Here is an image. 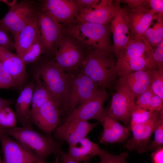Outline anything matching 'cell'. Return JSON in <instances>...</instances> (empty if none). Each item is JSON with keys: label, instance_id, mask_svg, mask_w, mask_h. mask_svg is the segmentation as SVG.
<instances>
[{"label": "cell", "instance_id": "1", "mask_svg": "<svg viewBox=\"0 0 163 163\" xmlns=\"http://www.w3.org/2000/svg\"><path fill=\"white\" fill-rule=\"evenodd\" d=\"M63 32L74 38L86 52L94 49L113 52L109 23L100 24L75 21L63 26Z\"/></svg>", "mask_w": 163, "mask_h": 163}, {"label": "cell", "instance_id": "2", "mask_svg": "<svg viewBox=\"0 0 163 163\" xmlns=\"http://www.w3.org/2000/svg\"><path fill=\"white\" fill-rule=\"evenodd\" d=\"M86 52L85 59L78 69L101 88H110L118 75L114 53L98 49Z\"/></svg>", "mask_w": 163, "mask_h": 163}, {"label": "cell", "instance_id": "3", "mask_svg": "<svg viewBox=\"0 0 163 163\" xmlns=\"http://www.w3.org/2000/svg\"><path fill=\"white\" fill-rule=\"evenodd\" d=\"M154 49L143 37L130 39L117 58L118 75L147 69H158L153 57Z\"/></svg>", "mask_w": 163, "mask_h": 163}, {"label": "cell", "instance_id": "4", "mask_svg": "<svg viewBox=\"0 0 163 163\" xmlns=\"http://www.w3.org/2000/svg\"><path fill=\"white\" fill-rule=\"evenodd\" d=\"M4 133L43 161L50 155H58L62 150L60 144L50 136L40 133L32 126H15L5 129Z\"/></svg>", "mask_w": 163, "mask_h": 163}, {"label": "cell", "instance_id": "5", "mask_svg": "<svg viewBox=\"0 0 163 163\" xmlns=\"http://www.w3.org/2000/svg\"><path fill=\"white\" fill-rule=\"evenodd\" d=\"M68 74L67 95L60 110V114H65L66 115L89 99L100 88L97 83L78 69Z\"/></svg>", "mask_w": 163, "mask_h": 163}, {"label": "cell", "instance_id": "6", "mask_svg": "<svg viewBox=\"0 0 163 163\" xmlns=\"http://www.w3.org/2000/svg\"><path fill=\"white\" fill-rule=\"evenodd\" d=\"M69 74L62 70L54 60H46L39 68L35 79L42 82L47 87L60 110L67 96Z\"/></svg>", "mask_w": 163, "mask_h": 163}, {"label": "cell", "instance_id": "7", "mask_svg": "<svg viewBox=\"0 0 163 163\" xmlns=\"http://www.w3.org/2000/svg\"><path fill=\"white\" fill-rule=\"evenodd\" d=\"M40 8L34 2L22 0L11 7L0 20V28L14 36L33 20L37 18Z\"/></svg>", "mask_w": 163, "mask_h": 163}, {"label": "cell", "instance_id": "8", "mask_svg": "<svg viewBox=\"0 0 163 163\" xmlns=\"http://www.w3.org/2000/svg\"><path fill=\"white\" fill-rule=\"evenodd\" d=\"M55 54L54 60L57 65L65 72L71 74L82 66L86 52L74 38L64 34Z\"/></svg>", "mask_w": 163, "mask_h": 163}, {"label": "cell", "instance_id": "9", "mask_svg": "<svg viewBox=\"0 0 163 163\" xmlns=\"http://www.w3.org/2000/svg\"><path fill=\"white\" fill-rule=\"evenodd\" d=\"M135 97L125 81L120 77L117 91L112 96L108 114L126 126H129L132 113L136 104Z\"/></svg>", "mask_w": 163, "mask_h": 163}, {"label": "cell", "instance_id": "10", "mask_svg": "<svg viewBox=\"0 0 163 163\" xmlns=\"http://www.w3.org/2000/svg\"><path fill=\"white\" fill-rule=\"evenodd\" d=\"M37 26L45 53L54 51L56 53L64 35L62 25L49 13L40 9Z\"/></svg>", "mask_w": 163, "mask_h": 163}, {"label": "cell", "instance_id": "11", "mask_svg": "<svg viewBox=\"0 0 163 163\" xmlns=\"http://www.w3.org/2000/svg\"><path fill=\"white\" fill-rule=\"evenodd\" d=\"M105 89L101 88L91 98L78 106L66 115L64 121L72 119L87 120L96 119L100 122L107 113L104 104L108 97Z\"/></svg>", "mask_w": 163, "mask_h": 163}, {"label": "cell", "instance_id": "12", "mask_svg": "<svg viewBox=\"0 0 163 163\" xmlns=\"http://www.w3.org/2000/svg\"><path fill=\"white\" fill-rule=\"evenodd\" d=\"M120 0H100L86 9H80L75 21H82L106 24L110 21L121 8Z\"/></svg>", "mask_w": 163, "mask_h": 163}, {"label": "cell", "instance_id": "13", "mask_svg": "<svg viewBox=\"0 0 163 163\" xmlns=\"http://www.w3.org/2000/svg\"><path fill=\"white\" fill-rule=\"evenodd\" d=\"M60 115L59 104L51 99L31 113L30 119L32 124L46 135L50 136L58 126Z\"/></svg>", "mask_w": 163, "mask_h": 163}, {"label": "cell", "instance_id": "14", "mask_svg": "<svg viewBox=\"0 0 163 163\" xmlns=\"http://www.w3.org/2000/svg\"><path fill=\"white\" fill-rule=\"evenodd\" d=\"M40 9L49 13L63 26L75 22L79 11L76 0H43Z\"/></svg>", "mask_w": 163, "mask_h": 163}, {"label": "cell", "instance_id": "15", "mask_svg": "<svg viewBox=\"0 0 163 163\" xmlns=\"http://www.w3.org/2000/svg\"><path fill=\"white\" fill-rule=\"evenodd\" d=\"M160 111L153 112L151 116L146 121L135 124L129 128L132 132L133 136L124 143L125 148L129 151L136 150L139 153L147 151V147L154 132Z\"/></svg>", "mask_w": 163, "mask_h": 163}, {"label": "cell", "instance_id": "16", "mask_svg": "<svg viewBox=\"0 0 163 163\" xmlns=\"http://www.w3.org/2000/svg\"><path fill=\"white\" fill-rule=\"evenodd\" d=\"M97 124V123H91L87 120L79 119L64 121L57 126L54 132V136L56 139L65 141L70 145L86 137Z\"/></svg>", "mask_w": 163, "mask_h": 163}, {"label": "cell", "instance_id": "17", "mask_svg": "<svg viewBox=\"0 0 163 163\" xmlns=\"http://www.w3.org/2000/svg\"><path fill=\"white\" fill-rule=\"evenodd\" d=\"M3 163H34L43 161L4 133L0 134Z\"/></svg>", "mask_w": 163, "mask_h": 163}, {"label": "cell", "instance_id": "18", "mask_svg": "<svg viewBox=\"0 0 163 163\" xmlns=\"http://www.w3.org/2000/svg\"><path fill=\"white\" fill-rule=\"evenodd\" d=\"M127 10V8H121L110 21V31L113 41V50L117 59L130 39V27Z\"/></svg>", "mask_w": 163, "mask_h": 163}, {"label": "cell", "instance_id": "19", "mask_svg": "<svg viewBox=\"0 0 163 163\" xmlns=\"http://www.w3.org/2000/svg\"><path fill=\"white\" fill-rule=\"evenodd\" d=\"M127 12L130 27V39L142 37L154 19L155 14L149 6L127 8Z\"/></svg>", "mask_w": 163, "mask_h": 163}, {"label": "cell", "instance_id": "20", "mask_svg": "<svg viewBox=\"0 0 163 163\" xmlns=\"http://www.w3.org/2000/svg\"><path fill=\"white\" fill-rule=\"evenodd\" d=\"M100 122L103 127L100 140L101 143L122 142L130 136L129 128L123 126L118 120L109 116L107 110Z\"/></svg>", "mask_w": 163, "mask_h": 163}, {"label": "cell", "instance_id": "21", "mask_svg": "<svg viewBox=\"0 0 163 163\" xmlns=\"http://www.w3.org/2000/svg\"><path fill=\"white\" fill-rule=\"evenodd\" d=\"M34 82H30L21 91L15 105V114L22 126H32L30 119L32 97Z\"/></svg>", "mask_w": 163, "mask_h": 163}, {"label": "cell", "instance_id": "22", "mask_svg": "<svg viewBox=\"0 0 163 163\" xmlns=\"http://www.w3.org/2000/svg\"><path fill=\"white\" fill-rule=\"evenodd\" d=\"M101 150L97 144L86 137L69 145L67 154L71 159L77 162L88 163L89 159L94 156L99 155Z\"/></svg>", "mask_w": 163, "mask_h": 163}, {"label": "cell", "instance_id": "23", "mask_svg": "<svg viewBox=\"0 0 163 163\" xmlns=\"http://www.w3.org/2000/svg\"><path fill=\"white\" fill-rule=\"evenodd\" d=\"M155 69H147L139 70L123 77L136 98L150 86Z\"/></svg>", "mask_w": 163, "mask_h": 163}, {"label": "cell", "instance_id": "24", "mask_svg": "<svg viewBox=\"0 0 163 163\" xmlns=\"http://www.w3.org/2000/svg\"><path fill=\"white\" fill-rule=\"evenodd\" d=\"M37 19L30 22L14 36L15 49L17 54L22 59L26 51L39 37Z\"/></svg>", "mask_w": 163, "mask_h": 163}, {"label": "cell", "instance_id": "25", "mask_svg": "<svg viewBox=\"0 0 163 163\" xmlns=\"http://www.w3.org/2000/svg\"><path fill=\"white\" fill-rule=\"evenodd\" d=\"M1 62L13 80L15 87L21 91L27 75L26 64L23 59L17 54H14Z\"/></svg>", "mask_w": 163, "mask_h": 163}, {"label": "cell", "instance_id": "26", "mask_svg": "<svg viewBox=\"0 0 163 163\" xmlns=\"http://www.w3.org/2000/svg\"><path fill=\"white\" fill-rule=\"evenodd\" d=\"M35 81L32 95L30 114L49 100L53 99L46 86L38 80H35Z\"/></svg>", "mask_w": 163, "mask_h": 163}, {"label": "cell", "instance_id": "27", "mask_svg": "<svg viewBox=\"0 0 163 163\" xmlns=\"http://www.w3.org/2000/svg\"><path fill=\"white\" fill-rule=\"evenodd\" d=\"M152 48H155L163 40V18L157 19L152 28H149L142 37Z\"/></svg>", "mask_w": 163, "mask_h": 163}, {"label": "cell", "instance_id": "28", "mask_svg": "<svg viewBox=\"0 0 163 163\" xmlns=\"http://www.w3.org/2000/svg\"><path fill=\"white\" fill-rule=\"evenodd\" d=\"M45 53L44 47L39 37L25 53L22 59L25 64L32 63Z\"/></svg>", "mask_w": 163, "mask_h": 163}, {"label": "cell", "instance_id": "29", "mask_svg": "<svg viewBox=\"0 0 163 163\" xmlns=\"http://www.w3.org/2000/svg\"><path fill=\"white\" fill-rule=\"evenodd\" d=\"M154 132V139L151 144H148L147 150H156L163 147V111L160 112L159 116L156 122Z\"/></svg>", "mask_w": 163, "mask_h": 163}, {"label": "cell", "instance_id": "30", "mask_svg": "<svg viewBox=\"0 0 163 163\" xmlns=\"http://www.w3.org/2000/svg\"><path fill=\"white\" fill-rule=\"evenodd\" d=\"M17 119L15 113L9 106L0 109V128L2 129L15 127Z\"/></svg>", "mask_w": 163, "mask_h": 163}, {"label": "cell", "instance_id": "31", "mask_svg": "<svg viewBox=\"0 0 163 163\" xmlns=\"http://www.w3.org/2000/svg\"><path fill=\"white\" fill-rule=\"evenodd\" d=\"M154 93L163 100V69H155L150 85Z\"/></svg>", "mask_w": 163, "mask_h": 163}, {"label": "cell", "instance_id": "32", "mask_svg": "<svg viewBox=\"0 0 163 163\" xmlns=\"http://www.w3.org/2000/svg\"><path fill=\"white\" fill-rule=\"evenodd\" d=\"M153 112L141 108L136 105L132 113L129 128L145 122L150 117Z\"/></svg>", "mask_w": 163, "mask_h": 163}, {"label": "cell", "instance_id": "33", "mask_svg": "<svg viewBox=\"0 0 163 163\" xmlns=\"http://www.w3.org/2000/svg\"><path fill=\"white\" fill-rule=\"evenodd\" d=\"M128 155L127 152L116 155L102 149L98 156L101 158L100 163H127L126 159Z\"/></svg>", "mask_w": 163, "mask_h": 163}, {"label": "cell", "instance_id": "34", "mask_svg": "<svg viewBox=\"0 0 163 163\" xmlns=\"http://www.w3.org/2000/svg\"><path fill=\"white\" fill-rule=\"evenodd\" d=\"M15 87L12 78L0 61V89Z\"/></svg>", "mask_w": 163, "mask_h": 163}, {"label": "cell", "instance_id": "35", "mask_svg": "<svg viewBox=\"0 0 163 163\" xmlns=\"http://www.w3.org/2000/svg\"><path fill=\"white\" fill-rule=\"evenodd\" d=\"M154 94L150 86L137 98L136 104L141 108L148 110L151 98Z\"/></svg>", "mask_w": 163, "mask_h": 163}, {"label": "cell", "instance_id": "36", "mask_svg": "<svg viewBox=\"0 0 163 163\" xmlns=\"http://www.w3.org/2000/svg\"><path fill=\"white\" fill-rule=\"evenodd\" d=\"M0 46L10 51L15 49V44L10 36L9 33L0 28Z\"/></svg>", "mask_w": 163, "mask_h": 163}, {"label": "cell", "instance_id": "37", "mask_svg": "<svg viewBox=\"0 0 163 163\" xmlns=\"http://www.w3.org/2000/svg\"><path fill=\"white\" fill-rule=\"evenodd\" d=\"M154 49L153 57L158 69H163V40Z\"/></svg>", "mask_w": 163, "mask_h": 163}, {"label": "cell", "instance_id": "38", "mask_svg": "<svg viewBox=\"0 0 163 163\" xmlns=\"http://www.w3.org/2000/svg\"><path fill=\"white\" fill-rule=\"evenodd\" d=\"M149 5L152 11L155 14L157 18L163 17V0H148Z\"/></svg>", "mask_w": 163, "mask_h": 163}, {"label": "cell", "instance_id": "39", "mask_svg": "<svg viewBox=\"0 0 163 163\" xmlns=\"http://www.w3.org/2000/svg\"><path fill=\"white\" fill-rule=\"evenodd\" d=\"M163 100L155 94L150 102L148 110L151 112H159L163 109Z\"/></svg>", "mask_w": 163, "mask_h": 163}, {"label": "cell", "instance_id": "40", "mask_svg": "<svg viewBox=\"0 0 163 163\" xmlns=\"http://www.w3.org/2000/svg\"><path fill=\"white\" fill-rule=\"evenodd\" d=\"M129 8H133L142 7L149 6L148 0H124Z\"/></svg>", "mask_w": 163, "mask_h": 163}, {"label": "cell", "instance_id": "41", "mask_svg": "<svg viewBox=\"0 0 163 163\" xmlns=\"http://www.w3.org/2000/svg\"><path fill=\"white\" fill-rule=\"evenodd\" d=\"M99 0H77L76 2L79 9H84L89 8L95 5Z\"/></svg>", "mask_w": 163, "mask_h": 163}, {"label": "cell", "instance_id": "42", "mask_svg": "<svg viewBox=\"0 0 163 163\" xmlns=\"http://www.w3.org/2000/svg\"><path fill=\"white\" fill-rule=\"evenodd\" d=\"M154 163H163V148L161 147L151 154Z\"/></svg>", "mask_w": 163, "mask_h": 163}, {"label": "cell", "instance_id": "43", "mask_svg": "<svg viewBox=\"0 0 163 163\" xmlns=\"http://www.w3.org/2000/svg\"><path fill=\"white\" fill-rule=\"evenodd\" d=\"M59 154L62 159V161L59 163H78L71 159L63 151L61 150Z\"/></svg>", "mask_w": 163, "mask_h": 163}, {"label": "cell", "instance_id": "44", "mask_svg": "<svg viewBox=\"0 0 163 163\" xmlns=\"http://www.w3.org/2000/svg\"><path fill=\"white\" fill-rule=\"evenodd\" d=\"M14 101L11 99H6L0 97V109L6 106H9L13 104Z\"/></svg>", "mask_w": 163, "mask_h": 163}, {"label": "cell", "instance_id": "45", "mask_svg": "<svg viewBox=\"0 0 163 163\" xmlns=\"http://www.w3.org/2000/svg\"><path fill=\"white\" fill-rule=\"evenodd\" d=\"M59 158L58 155H57L56 157V159L55 162L52 163H59ZM34 163H47L45 161H40L34 162Z\"/></svg>", "mask_w": 163, "mask_h": 163}, {"label": "cell", "instance_id": "46", "mask_svg": "<svg viewBox=\"0 0 163 163\" xmlns=\"http://www.w3.org/2000/svg\"><path fill=\"white\" fill-rule=\"evenodd\" d=\"M4 130L0 128V134L2 133H4Z\"/></svg>", "mask_w": 163, "mask_h": 163}, {"label": "cell", "instance_id": "47", "mask_svg": "<svg viewBox=\"0 0 163 163\" xmlns=\"http://www.w3.org/2000/svg\"><path fill=\"white\" fill-rule=\"evenodd\" d=\"M0 163H3V161L1 160L0 156Z\"/></svg>", "mask_w": 163, "mask_h": 163}, {"label": "cell", "instance_id": "48", "mask_svg": "<svg viewBox=\"0 0 163 163\" xmlns=\"http://www.w3.org/2000/svg\"></svg>", "mask_w": 163, "mask_h": 163}]
</instances>
